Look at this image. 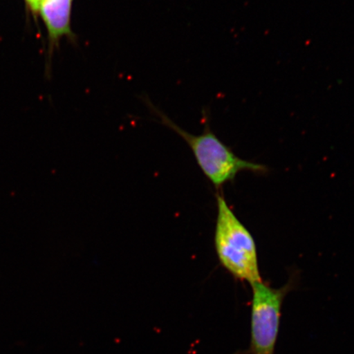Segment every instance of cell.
I'll return each mask as SVG.
<instances>
[{
  "mask_svg": "<svg viewBox=\"0 0 354 354\" xmlns=\"http://www.w3.org/2000/svg\"><path fill=\"white\" fill-rule=\"evenodd\" d=\"M216 203L214 243L221 264L238 280L251 285L262 281L253 236L221 194H218Z\"/></svg>",
  "mask_w": 354,
  "mask_h": 354,
  "instance_id": "6da1fadb",
  "label": "cell"
},
{
  "mask_svg": "<svg viewBox=\"0 0 354 354\" xmlns=\"http://www.w3.org/2000/svg\"><path fill=\"white\" fill-rule=\"evenodd\" d=\"M156 113L163 125L174 131L188 144L199 167L216 188H220L228 181L233 180L241 171H250L255 174L268 171V168L264 165L243 160L236 156L212 132L209 124H205L202 134L193 135L177 126L165 114L159 111H156Z\"/></svg>",
  "mask_w": 354,
  "mask_h": 354,
  "instance_id": "7a4b0ae2",
  "label": "cell"
},
{
  "mask_svg": "<svg viewBox=\"0 0 354 354\" xmlns=\"http://www.w3.org/2000/svg\"><path fill=\"white\" fill-rule=\"evenodd\" d=\"M292 288L291 281L279 289L263 281L252 284L250 344L246 354H275L282 305Z\"/></svg>",
  "mask_w": 354,
  "mask_h": 354,
  "instance_id": "3957f363",
  "label": "cell"
},
{
  "mask_svg": "<svg viewBox=\"0 0 354 354\" xmlns=\"http://www.w3.org/2000/svg\"><path fill=\"white\" fill-rule=\"evenodd\" d=\"M26 12L35 20L41 19L48 35V55L59 47L62 39H74L72 30L73 0H24Z\"/></svg>",
  "mask_w": 354,
  "mask_h": 354,
  "instance_id": "277c9868",
  "label": "cell"
}]
</instances>
